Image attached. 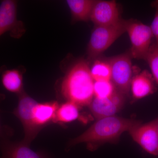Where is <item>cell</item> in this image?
Masks as SVG:
<instances>
[{"mask_svg": "<svg viewBox=\"0 0 158 158\" xmlns=\"http://www.w3.org/2000/svg\"><path fill=\"white\" fill-rule=\"evenodd\" d=\"M133 140L148 153L158 156V118L129 131Z\"/></svg>", "mask_w": 158, "mask_h": 158, "instance_id": "7", "label": "cell"}, {"mask_svg": "<svg viewBox=\"0 0 158 158\" xmlns=\"http://www.w3.org/2000/svg\"><path fill=\"white\" fill-rule=\"evenodd\" d=\"M151 6L155 9V14L150 27L155 40V42L158 46V0L152 2L151 3Z\"/></svg>", "mask_w": 158, "mask_h": 158, "instance_id": "20", "label": "cell"}, {"mask_svg": "<svg viewBox=\"0 0 158 158\" xmlns=\"http://www.w3.org/2000/svg\"><path fill=\"white\" fill-rule=\"evenodd\" d=\"M94 96L98 98H105L112 96L116 89L111 81H94Z\"/></svg>", "mask_w": 158, "mask_h": 158, "instance_id": "18", "label": "cell"}, {"mask_svg": "<svg viewBox=\"0 0 158 158\" xmlns=\"http://www.w3.org/2000/svg\"><path fill=\"white\" fill-rule=\"evenodd\" d=\"M2 155L0 158H49L45 153L34 151L30 144L23 141L13 142L6 138L0 142Z\"/></svg>", "mask_w": 158, "mask_h": 158, "instance_id": "11", "label": "cell"}, {"mask_svg": "<svg viewBox=\"0 0 158 158\" xmlns=\"http://www.w3.org/2000/svg\"><path fill=\"white\" fill-rule=\"evenodd\" d=\"M132 57L130 53L121 54L108 61L111 68V80L116 90L127 95L133 77Z\"/></svg>", "mask_w": 158, "mask_h": 158, "instance_id": "5", "label": "cell"}, {"mask_svg": "<svg viewBox=\"0 0 158 158\" xmlns=\"http://www.w3.org/2000/svg\"><path fill=\"white\" fill-rule=\"evenodd\" d=\"M59 106L56 101L37 102L32 110L33 121L35 125L41 130L50 122H53Z\"/></svg>", "mask_w": 158, "mask_h": 158, "instance_id": "13", "label": "cell"}, {"mask_svg": "<svg viewBox=\"0 0 158 158\" xmlns=\"http://www.w3.org/2000/svg\"><path fill=\"white\" fill-rule=\"evenodd\" d=\"M121 19L118 5L115 1H95L90 18L95 26L112 25Z\"/></svg>", "mask_w": 158, "mask_h": 158, "instance_id": "10", "label": "cell"}, {"mask_svg": "<svg viewBox=\"0 0 158 158\" xmlns=\"http://www.w3.org/2000/svg\"><path fill=\"white\" fill-rule=\"evenodd\" d=\"M126 20L121 19L112 25L95 26L88 43V59H96L126 32Z\"/></svg>", "mask_w": 158, "mask_h": 158, "instance_id": "3", "label": "cell"}, {"mask_svg": "<svg viewBox=\"0 0 158 158\" xmlns=\"http://www.w3.org/2000/svg\"><path fill=\"white\" fill-rule=\"evenodd\" d=\"M157 86L151 73L145 69L133 77L130 89L133 98L140 99L155 93Z\"/></svg>", "mask_w": 158, "mask_h": 158, "instance_id": "12", "label": "cell"}, {"mask_svg": "<svg viewBox=\"0 0 158 158\" xmlns=\"http://www.w3.org/2000/svg\"><path fill=\"white\" fill-rule=\"evenodd\" d=\"M95 1L93 0H67L66 1L73 21H87L90 19Z\"/></svg>", "mask_w": 158, "mask_h": 158, "instance_id": "14", "label": "cell"}, {"mask_svg": "<svg viewBox=\"0 0 158 158\" xmlns=\"http://www.w3.org/2000/svg\"><path fill=\"white\" fill-rule=\"evenodd\" d=\"M94 80L88 63L79 60L69 70L61 85L62 95L79 106L90 105L94 98Z\"/></svg>", "mask_w": 158, "mask_h": 158, "instance_id": "1", "label": "cell"}, {"mask_svg": "<svg viewBox=\"0 0 158 158\" xmlns=\"http://www.w3.org/2000/svg\"><path fill=\"white\" fill-rule=\"evenodd\" d=\"M126 30L131 44L130 54L132 58L145 60L154 38L150 27L131 19L126 20Z\"/></svg>", "mask_w": 158, "mask_h": 158, "instance_id": "4", "label": "cell"}, {"mask_svg": "<svg viewBox=\"0 0 158 158\" xmlns=\"http://www.w3.org/2000/svg\"><path fill=\"white\" fill-rule=\"evenodd\" d=\"M4 131H3V128L2 127V126H1V123H0V138H2V139H4V138H5V137H4V134L3 133Z\"/></svg>", "mask_w": 158, "mask_h": 158, "instance_id": "21", "label": "cell"}, {"mask_svg": "<svg viewBox=\"0 0 158 158\" xmlns=\"http://www.w3.org/2000/svg\"><path fill=\"white\" fill-rule=\"evenodd\" d=\"M124 96L116 90L112 96L107 98L94 97L89 105L91 113L97 120L114 116L124 104Z\"/></svg>", "mask_w": 158, "mask_h": 158, "instance_id": "9", "label": "cell"}, {"mask_svg": "<svg viewBox=\"0 0 158 158\" xmlns=\"http://www.w3.org/2000/svg\"><path fill=\"white\" fill-rule=\"evenodd\" d=\"M141 123L135 119L112 116L98 119L81 135L72 140L70 144H88L113 141L123 133L130 131Z\"/></svg>", "mask_w": 158, "mask_h": 158, "instance_id": "2", "label": "cell"}, {"mask_svg": "<svg viewBox=\"0 0 158 158\" xmlns=\"http://www.w3.org/2000/svg\"><path fill=\"white\" fill-rule=\"evenodd\" d=\"M37 103L35 100L22 91L19 94L17 106L13 111L23 127L25 136L23 141L30 145L41 130L34 124L32 116V110Z\"/></svg>", "mask_w": 158, "mask_h": 158, "instance_id": "6", "label": "cell"}, {"mask_svg": "<svg viewBox=\"0 0 158 158\" xmlns=\"http://www.w3.org/2000/svg\"><path fill=\"white\" fill-rule=\"evenodd\" d=\"M17 3L13 0L3 1L0 5V37L10 32L11 36L18 38L24 32L22 23L18 20Z\"/></svg>", "mask_w": 158, "mask_h": 158, "instance_id": "8", "label": "cell"}, {"mask_svg": "<svg viewBox=\"0 0 158 158\" xmlns=\"http://www.w3.org/2000/svg\"><path fill=\"white\" fill-rule=\"evenodd\" d=\"M91 76L94 81H110L111 68L108 61L97 60L90 68Z\"/></svg>", "mask_w": 158, "mask_h": 158, "instance_id": "17", "label": "cell"}, {"mask_svg": "<svg viewBox=\"0 0 158 158\" xmlns=\"http://www.w3.org/2000/svg\"><path fill=\"white\" fill-rule=\"evenodd\" d=\"M145 61L150 69L152 75L158 86V46L153 42Z\"/></svg>", "mask_w": 158, "mask_h": 158, "instance_id": "19", "label": "cell"}, {"mask_svg": "<svg viewBox=\"0 0 158 158\" xmlns=\"http://www.w3.org/2000/svg\"><path fill=\"white\" fill-rule=\"evenodd\" d=\"M2 82L4 88L9 92L19 94L23 91L22 74L18 69L4 71L2 75Z\"/></svg>", "mask_w": 158, "mask_h": 158, "instance_id": "15", "label": "cell"}, {"mask_svg": "<svg viewBox=\"0 0 158 158\" xmlns=\"http://www.w3.org/2000/svg\"><path fill=\"white\" fill-rule=\"evenodd\" d=\"M79 107L76 104L69 101L59 106L53 122L67 123L74 121L80 116Z\"/></svg>", "mask_w": 158, "mask_h": 158, "instance_id": "16", "label": "cell"}]
</instances>
